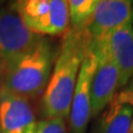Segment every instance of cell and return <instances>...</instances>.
<instances>
[{
	"label": "cell",
	"mask_w": 133,
	"mask_h": 133,
	"mask_svg": "<svg viewBox=\"0 0 133 133\" xmlns=\"http://www.w3.org/2000/svg\"><path fill=\"white\" fill-rule=\"evenodd\" d=\"M63 36L41 99V114L44 119L69 118L79 69L88 47V41L81 31L69 28Z\"/></svg>",
	"instance_id": "6da1fadb"
},
{
	"label": "cell",
	"mask_w": 133,
	"mask_h": 133,
	"mask_svg": "<svg viewBox=\"0 0 133 133\" xmlns=\"http://www.w3.org/2000/svg\"><path fill=\"white\" fill-rule=\"evenodd\" d=\"M56 56L51 43L41 37L31 50L10 62L9 71L0 88L28 100L39 98L47 88Z\"/></svg>",
	"instance_id": "7a4b0ae2"
},
{
	"label": "cell",
	"mask_w": 133,
	"mask_h": 133,
	"mask_svg": "<svg viewBox=\"0 0 133 133\" xmlns=\"http://www.w3.org/2000/svg\"><path fill=\"white\" fill-rule=\"evenodd\" d=\"M10 8L39 36H63L70 28L68 0H14Z\"/></svg>",
	"instance_id": "3957f363"
},
{
	"label": "cell",
	"mask_w": 133,
	"mask_h": 133,
	"mask_svg": "<svg viewBox=\"0 0 133 133\" xmlns=\"http://www.w3.org/2000/svg\"><path fill=\"white\" fill-rule=\"evenodd\" d=\"M129 24H133L132 0H101L80 31L88 44H94Z\"/></svg>",
	"instance_id": "277c9868"
},
{
	"label": "cell",
	"mask_w": 133,
	"mask_h": 133,
	"mask_svg": "<svg viewBox=\"0 0 133 133\" xmlns=\"http://www.w3.org/2000/svg\"><path fill=\"white\" fill-rule=\"evenodd\" d=\"M42 36L31 31L11 8H0V56L9 61L24 55Z\"/></svg>",
	"instance_id": "5b68a950"
},
{
	"label": "cell",
	"mask_w": 133,
	"mask_h": 133,
	"mask_svg": "<svg viewBox=\"0 0 133 133\" xmlns=\"http://www.w3.org/2000/svg\"><path fill=\"white\" fill-rule=\"evenodd\" d=\"M98 63V57L87 47L84 57L79 69L73 98L69 114L70 133H85L91 119L90 85Z\"/></svg>",
	"instance_id": "8992f818"
},
{
	"label": "cell",
	"mask_w": 133,
	"mask_h": 133,
	"mask_svg": "<svg viewBox=\"0 0 133 133\" xmlns=\"http://www.w3.org/2000/svg\"><path fill=\"white\" fill-rule=\"evenodd\" d=\"M88 47L105 55L113 62L119 71L120 88H125L133 77V24L120 28Z\"/></svg>",
	"instance_id": "52a82bcc"
},
{
	"label": "cell",
	"mask_w": 133,
	"mask_h": 133,
	"mask_svg": "<svg viewBox=\"0 0 133 133\" xmlns=\"http://www.w3.org/2000/svg\"><path fill=\"white\" fill-rule=\"evenodd\" d=\"M37 125L30 100L0 88V133H36Z\"/></svg>",
	"instance_id": "ba28073f"
},
{
	"label": "cell",
	"mask_w": 133,
	"mask_h": 133,
	"mask_svg": "<svg viewBox=\"0 0 133 133\" xmlns=\"http://www.w3.org/2000/svg\"><path fill=\"white\" fill-rule=\"evenodd\" d=\"M93 52L98 57V63L90 85L91 118L99 115L105 109L120 88V76L114 63L103 53L97 51Z\"/></svg>",
	"instance_id": "9c48e42d"
},
{
	"label": "cell",
	"mask_w": 133,
	"mask_h": 133,
	"mask_svg": "<svg viewBox=\"0 0 133 133\" xmlns=\"http://www.w3.org/2000/svg\"><path fill=\"white\" fill-rule=\"evenodd\" d=\"M133 115V91L124 88L101 112L93 133H130Z\"/></svg>",
	"instance_id": "30bf717a"
},
{
	"label": "cell",
	"mask_w": 133,
	"mask_h": 133,
	"mask_svg": "<svg viewBox=\"0 0 133 133\" xmlns=\"http://www.w3.org/2000/svg\"><path fill=\"white\" fill-rule=\"evenodd\" d=\"M101 0H68L70 28L80 31Z\"/></svg>",
	"instance_id": "8fae6325"
},
{
	"label": "cell",
	"mask_w": 133,
	"mask_h": 133,
	"mask_svg": "<svg viewBox=\"0 0 133 133\" xmlns=\"http://www.w3.org/2000/svg\"><path fill=\"white\" fill-rule=\"evenodd\" d=\"M36 133H68L65 120L60 118L42 119L37 125Z\"/></svg>",
	"instance_id": "7c38bea8"
},
{
	"label": "cell",
	"mask_w": 133,
	"mask_h": 133,
	"mask_svg": "<svg viewBox=\"0 0 133 133\" xmlns=\"http://www.w3.org/2000/svg\"><path fill=\"white\" fill-rule=\"evenodd\" d=\"M10 62L11 61L0 56V87H2L3 82H5V79L10 68Z\"/></svg>",
	"instance_id": "4fadbf2b"
},
{
	"label": "cell",
	"mask_w": 133,
	"mask_h": 133,
	"mask_svg": "<svg viewBox=\"0 0 133 133\" xmlns=\"http://www.w3.org/2000/svg\"><path fill=\"white\" fill-rule=\"evenodd\" d=\"M125 89L130 90V91H133V77H132V79H131V81L129 82V84L125 87Z\"/></svg>",
	"instance_id": "5bb4252c"
},
{
	"label": "cell",
	"mask_w": 133,
	"mask_h": 133,
	"mask_svg": "<svg viewBox=\"0 0 133 133\" xmlns=\"http://www.w3.org/2000/svg\"><path fill=\"white\" fill-rule=\"evenodd\" d=\"M7 1H8V0H0V8H1L3 3H6Z\"/></svg>",
	"instance_id": "9a60e30c"
},
{
	"label": "cell",
	"mask_w": 133,
	"mask_h": 133,
	"mask_svg": "<svg viewBox=\"0 0 133 133\" xmlns=\"http://www.w3.org/2000/svg\"><path fill=\"white\" fill-rule=\"evenodd\" d=\"M130 133H133V115H132V124H131V131Z\"/></svg>",
	"instance_id": "2e32d148"
},
{
	"label": "cell",
	"mask_w": 133,
	"mask_h": 133,
	"mask_svg": "<svg viewBox=\"0 0 133 133\" xmlns=\"http://www.w3.org/2000/svg\"><path fill=\"white\" fill-rule=\"evenodd\" d=\"M132 1H133V0H132Z\"/></svg>",
	"instance_id": "e0dca14e"
}]
</instances>
